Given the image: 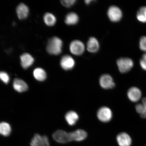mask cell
<instances>
[{
    "label": "cell",
    "instance_id": "obj_28",
    "mask_svg": "<svg viewBox=\"0 0 146 146\" xmlns=\"http://www.w3.org/2000/svg\"><path fill=\"white\" fill-rule=\"evenodd\" d=\"M135 108L137 112L141 115L143 111V105L142 104H139L137 105Z\"/></svg>",
    "mask_w": 146,
    "mask_h": 146
},
{
    "label": "cell",
    "instance_id": "obj_17",
    "mask_svg": "<svg viewBox=\"0 0 146 146\" xmlns=\"http://www.w3.org/2000/svg\"><path fill=\"white\" fill-rule=\"evenodd\" d=\"M65 118L69 125H74L78 121L79 116L77 113L74 111H70L66 114Z\"/></svg>",
    "mask_w": 146,
    "mask_h": 146
},
{
    "label": "cell",
    "instance_id": "obj_9",
    "mask_svg": "<svg viewBox=\"0 0 146 146\" xmlns=\"http://www.w3.org/2000/svg\"><path fill=\"white\" fill-rule=\"evenodd\" d=\"M75 65V62L73 58L68 55L64 56L60 61V65L64 70H70Z\"/></svg>",
    "mask_w": 146,
    "mask_h": 146
},
{
    "label": "cell",
    "instance_id": "obj_4",
    "mask_svg": "<svg viewBox=\"0 0 146 146\" xmlns=\"http://www.w3.org/2000/svg\"><path fill=\"white\" fill-rule=\"evenodd\" d=\"M97 117L100 121L108 123L112 117V113L111 110L107 107L100 108L98 111Z\"/></svg>",
    "mask_w": 146,
    "mask_h": 146
},
{
    "label": "cell",
    "instance_id": "obj_11",
    "mask_svg": "<svg viewBox=\"0 0 146 146\" xmlns=\"http://www.w3.org/2000/svg\"><path fill=\"white\" fill-rule=\"evenodd\" d=\"M141 91L136 87H131L127 91L128 98L133 102L138 101L141 98Z\"/></svg>",
    "mask_w": 146,
    "mask_h": 146
},
{
    "label": "cell",
    "instance_id": "obj_22",
    "mask_svg": "<svg viewBox=\"0 0 146 146\" xmlns=\"http://www.w3.org/2000/svg\"><path fill=\"white\" fill-rule=\"evenodd\" d=\"M137 19L140 22L146 23V7H142L139 9L136 15Z\"/></svg>",
    "mask_w": 146,
    "mask_h": 146
},
{
    "label": "cell",
    "instance_id": "obj_18",
    "mask_svg": "<svg viewBox=\"0 0 146 146\" xmlns=\"http://www.w3.org/2000/svg\"><path fill=\"white\" fill-rule=\"evenodd\" d=\"M79 21V17L75 13H69L66 16L65 23L68 25H73L76 24Z\"/></svg>",
    "mask_w": 146,
    "mask_h": 146
},
{
    "label": "cell",
    "instance_id": "obj_23",
    "mask_svg": "<svg viewBox=\"0 0 146 146\" xmlns=\"http://www.w3.org/2000/svg\"><path fill=\"white\" fill-rule=\"evenodd\" d=\"M139 45L140 50L146 52V36H142L140 38Z\"/></svg>",
    "mask_w": 146,
    "mask_h": 146
},
{
    "label": "cell",
    "instance_id": "obj_20",
    "mask_svg": "<svg viewBox=\"0 0 146 146\" xmlns=\"http://www.w3.org/2000/svg\"><path fill=\"white\" fill-rule=\"evenodd\" d=\"M44 21L45 24L48 26H53L56 22V18L53 14L47 13L43 17Z\"/></svg>",
    "mask_w": 146,
    "mask_h": 146
},
{
    "label": "cell",
    "instance_id": "obj_5",
    "mask_svg": "<svg viewBox=\"0 0 146 146\" xmlns=\"http://www.w3.org/2000/svg\"><path fill=\"white\" fill-rule=\"evenodd\" d=\"M69 50L73 54L80 56L84 52L85 46L82 41L78 40H75L71 42L69 45Z\"/></svg>",
    "mask_w": 146,
    "mask_h": 146
},
{
    "label": "cell",
    "instance_id": "obj_29",
    "mask_svg": "<svg viewBox=\"0 0 146 146\" xmlns=\"http://www.w3.org/2000/svg\"><path fill=\"white\" fill-rule=\"evenodd\" d=\"M93 1H91V0H86L85 1V3H86L87 5L90 4L91 2H92Z\"/></svg>",
    "mask_w": 146,
    "mask_h": 146
},
{
    "label": "cell",
    "instance_id": "obj_13",
    "mask_svg": "<svg viewBox=\"0 0 146 146\" xmlns=\"http://www.w3.org/2000/svg\"><path fill=\"white\" fill-rule=\"evenodd\" d=\"M21 63L22 67L24 69H27L33 63L34 60L31 55L27 53H25L20 56Z\"/></svg>",
    "mask_w": 146,
    "mask_h": 146
},
{
    "label": "cell",
    "instance_id": "obj_6",
    "mask_svg": "<svg viewBox=\"0 0 146 146\" xmlns=\"http://www.w3.org/2000/svg\"><path fill=\"white\" fill-rule=\"evenodd\" d=\"M99 82L100 86L106 89H111L115 87V84L112 76L108 74H104L100 76Z\"/></svg>",
    "mask_w": 146,
    "mask_h": 146
},
{
    "label": "cell",
    "instance_id": "obj_19",
    "mask_svg": "<svg viewBox=\"0 0 146 146\" xmlns=\"http://www.w3.org/2000/svg\"><path fill=\"white\" fill-rule=\"evenodd\" d=\"M33 75L35 78L38 81H44L46 78V74L43 69L37 68L34 69Z\"/></svg>",
    "mask_w": 146,
    "mask_h": 146
},
{
    "label": "cell",
    "instance_id": "obj_3",
    "mask_svg": "<svg viewBox=\"0 0 146 146\" xmlns=\"http://www.w3.org/2000/svg\"><path fill=\"white\" fill-rule=\"evenodd\" d=\"M107 15L109 19L113 22L119 21L123 17V13L121 9L115 5L109 7Z\"/></svg>",
    "mask_w": 146,
    "mask_h": 146
},
{
    "label": "cell",
    "instance_id": "obj_26",
    "mask_svg": "<svg viewBox=\"0 0 146 146\" xmlns=\"http://www.w3.org/2000/svg\"><path fill=\"white\" fill-rule=\"evenodd\" d=\"M140 64L142 68L146 71V53L142 56L140 61Z\"/></svg>",
    "mask_w": 146,
    "mask_h": 146
},
{
    "label": "cell",
    "instance_id": "obj_25",
    "mask_svg": "<svg viewBox=\"0 0 146 146\" xmlns=\"http://www.w3.org/2000/svg\"><path fill=\"white\" fill-rule=\"evenodd\" d=\"M76 1V0H63L61 1V3L63 6L68 8L74 5Z\"/></svg>",
    "mask_w": 146,
    "mask_h": 146
},
{
    "label": "cell",
    "instance_id": "obj_7",
    "mask_svg": "<svg viewBox=\"0 0 146 146\" xmlns=\"http://www.w3.org/2000/svg\"><path fill=\"white\" fill-rule=\"evenodd\" d=\"M53 138L56 142L61 143H65L70 142L69 133L59 130L55 132L52 135Z\"/></svg>",
    "mask_w": 146,
    "mask_h": 146
},
{
    "label": "cell",
    "instance_id": "obj_8",
    "mask_svg": "<svg viewBox=\"0 0 146 146\" xmlns=\"http://www.w3.org/2000/svg\"><path fill=\"white\" fill-rule=\"evenodd\" d=\"M31 146H50L48 138L38 134L35 135L30 143Z\"/></svg>",
    "mask_w": 146,
    "mask_h": 146
},
{
    "label": "cell",
    "instance_id": "obj_15",
    "mask_svg": "<svg viewBox=\"0 0 146 146\" xmlns=\"http://www.w3.org/2000/svg\"><path fill=\"white\" fill-rule=\"evenodd\" d=\"M29 11L28 7L23 3H20L16 9L18 17L21 20L26 18L28 16Z\"/></svg>",
    "mask_w": 146,
    "mask_h": 146
},
{
    "label": "cell",
    "instance_id": "obj_16",
    "mask_svg": "<svg viewBox=\"0 0 146 146\" xmlns=\"http://www.w3.org/2000/svg\"><path fill=\"white\" fill-rule=\"evenodd\" d=\"M13 87L15 90L19 92H23L28 89V86L23 80L16 78L14 80Z\"/></svg>",
    "mask_w": 146,
    "mask_h": 146
},
{
    "label": "cell",
    "instance_id": "obj_10",
    "mask_svg": "<svg viewBox=\"0 0 146 146\" xmlns=\"http://www.w3.org/2000/svg\"><path fill=\"white\" fill-rule=\"evenodd\" d=\"M70 141H81L87 138V133L83 129H78L75 131L69 133Z\"/></svg>",
    "mask_w": 146,
    "mask_h": 146
},
{
    "label": "cell",
    "instance_id": "obj_1",
    "mask_svg": "<svg viewBox=\"0 0 146 146\" xmlns=\"http://www.w3.org/2000/svg\"><path fill=\"white\" fill-rule=\"evenodd\" d=\"M63 42L59 38L54 36L49 40L47 45L46 50L48 53L58 55L62 52Z\"/></svg>",
    "mask_w": 146,
    "mask_h": 146
},
{
    "label": "cell",
    "instance_id": "obj_27",
    "mask_svg": "<svg viewBox=\"0 0 146 146\" xmlns=\"http://www.w3.org/2000/svg\"><path fill=\"white\" fill-rule=\"evenodd\" d=\"M142 104L143 105V111L140 115L142 118H146V98H144L142 100Z\"/></svg>",
    "mask_w": 146,
    "mask_h": 146
},
{
    "label": "cell",
    "instance_id": "obj_21",
    "mask_svg": "<svg viewBox=\"0 0 146 146\" xmlns=\"http://www.w3.org/2000/svg\"><path fill=\"white\" fill-rule=\"evenodd\" d=\"M11 131L10 125L6 122H2L0 124V133L2 135L8 136L10 135Z\"/></svg>",
    "mask_w": 146,
    "mask_h": 146
},
{
    "label": "cell",
    "instance_id": "obj_2",
    "mask_svg": "<svg viewBox=\"0 0 146 146\" xmlns=\"http://www.w3.org/2000/svg\"><path fill=\"white\" fill-rule=\"evenodd\" d=\"M119 70L121 73H125L130 71L134 66V62L130 58H121L117 61Z\"/></svg>",
    "mask_w": 146,
    "mask_h": 146
},
{
    "label": "cell",
    "instance_id": "obj_12",
    "mask_svg": "<svg viewBox=\"0 0 146 146\" xmlns=\"http://www.w3.org/2000/svg\"><path fill=\"white\" fill-rule=\"evenodd\" d=\"M119 146H130L132 144V139L130 136L125 132L119 133L116 138Z\"/></svg>",
    "mask_w": 146,
    "mask_h": 146
},
{
    "label": "cell",
    "instance_id": "obj_14",
    "mask_svg": "<svg viewBox=\"0 0 146 146\" xmlns=\"http://www.w3.org/2000/svg\"><path fill=\"white\" fill-rule=\"evenodd\" d=\"M87 48L88 52L96 53L100 48V43L97 39L94 37H91L87 42Z\"/></svg>",
    "mask_w": 146,
    "mask_h": 146
},
{
    "label": "cell",
    "instance_id": "obj_24",
    "mask_svg": "<svg viewBox=\"0 0 146 146\" xmlns=\"http://www.w3.org/2000/svg\"><path fill=\"white\" fill-rule=\"evenodd\" d=\"M0 78L1 81L5 84L8 83L10 80V78L7 73L2 72L0 73Z\"/></svg>",
    "mask_w": 146,
    "mask_h": 146
}]
</instances>
